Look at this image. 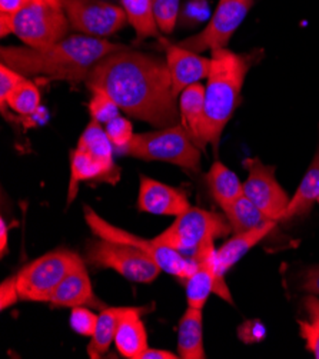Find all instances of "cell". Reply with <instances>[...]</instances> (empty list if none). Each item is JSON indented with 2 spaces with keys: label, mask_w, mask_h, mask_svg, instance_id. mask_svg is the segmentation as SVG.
<instances>
[{
  "label": "cell",
  "mask_w": 319,
  "mask_h": 359,
  "mask_svg": "<svg viewBox=\"0 0 319 359\" xmlns=\"http://www.w3.org/2000/svg\"><path fill=\"white\" fill-rule=\"evenodd\" d=\"M50 305L60 308L89 306L92 309L100 311L108 308L93 292L85 261L81 262L62 280L59 288L50 299Z\"/></svg>",
  "instance_id": "16"
},
{
  "label": "cell",
  "mask_w": 319,
  "mask_h": 359,
  "mask_svg": "<svg viewBox=\"0 0 319 359\" xmlns=\"http://www.w3.org/2000/svg\"><path fill=\"white\" fill-rule=\"evenodd\" d=\"M302 290L313 294V295H319V265L309 268L304 278H302Z\"/></svg>",
  "instance_id": "38"
},
{
  "label": "cell",
  "mask_w": 319,
  "mask_h": 359,
  "mask_svg": "<svg viewBox=\"0 0 319 359\" xmlns=\"http://www.w3.org/2000/svg\"><path fill=\"white\" fill-rule=\"evenodd\" d=\"M202 151L195 145L182 123L135 133L123 155L147 162H166L179 168L201 172Z\"/></svg>",
  "instance_id": "5"
},
{
  "label": "cell",
  "mask_w": 319,
  "mask_h": 359,
  "mask_svg": "<svg viewBox=\"0 0 319 359\" xmlns=\"http://www.w3.org/2000/svg\"><path fill=\"white\" fill-rule=\"evenodd\" d=\"M318 199H319V148L311 165L308 166L295 195L291 198L290 206L285 215H283L282 221H288L295 217H302V215L311 210V208Z\"/></svg>",
  "instance_id": "22"
},
{
  "label": "cell",
  "mask_w": 319,
  "mask_h": 359,
  "mask_svg": "<svg viewBox=\"0 0 319 359\" xmlns=\"http://www.w3.org/2000/svg\"><path fill=\"white\" fill-rule=\"evenodd\" d=\"M225 215L233 233L254 231L271 222H275L269 219L266 215L259 208H257L245 195H242L236 202H233L225 210Z\"/></svg>",
  "instance_id": "26"
},
{
  "label": "cell",
  "mask_w": 319,
  "mask_h": 359,
  "mask_svg": "<svg viewBox=\"0 0 319 359\" xmlns=\"http://www.w3.org/2000/svg\"><path fill=\"white\" fill-rule=\"evenodd\" d=\"M126 48L108 39L86 34H72L49 48L4 46L2 63L19 72L25 78L43 76L70 83L86 82L93 67L108 55Z\"/></svg>",
  "instance_id": "2"
},
{
  "label": "cell",
  "mask_w": 319,
  "mask_h": 359,
  "mask_svg": "<svg viewBox=\"0 0 319 359\" xmlns=\"http://www.w3.org/2000/svg\"><path fill=\"white\" fill-rule=\"evenodd\" d=\"M104 132L108 135L114 149L121 155L125 154V149L128 148L130 139L135 135L132 123L121 115L104 125Z\"/></svg>",
  "instance_id": "32"
},
{
  "label": "cell",
  "mask_w": 319,
  "mask_h": 359,
  "mask_svg": "<svg viewBox=\"0 0 319 359\" xmlns=\"http://www.w3.org/2000/svg\"><path fill=\"white\" fill-rule=\"evenodd\" d=\"M203 309L188 306L179 320L178 355L182 359H205Z\"/></svg>",
  "instance_id": "21"
},
{
  "label": "cell",
  "mask_w": 319,
  "mask_h": 359,
  "mask_svg": "<svg viewBox=\"0 0 319 359\" xmlns=\"http://www.w3.org/2000/svg\"><path fill=\"white\" fill-rule=\"evenodd\" d=\"M30 2L32 0H0V13L16 15Z\"/></svg>",
  "instance_id": "39"
},
{
  "label": "cell",
  "mask_w": 319,
  "mask_h": 359,
  "mask_svg": "<svg viewBox=\"0 0 319 359\" xmlns=\"http://www.w3.org/2000/svg\"><path fill=\"white\" fill-rule=\"evenodd\" d=\"M309 313V322L299 320L301 337L305 339L308 349L319 359V299L309 297L305 301Z\"/></svg>",
  "instance_id": "29"
},
{
  "label": "cell",
  "mask_w": 319,
  "mask_h": 359,
  "mask_svg": "<svg viewBox=\"0 0 319 359\" xmlns=\"http://www.w3.org/2000/svg\"><path fill=\"white\" fill-rule=\"evenodd\" d=\"M247 177L243 182V195L266 217L275 222L282 221L291 198L280 188L275 177V166L265 165L259 158H247L243 162Z\"/></svg>",
  "instance_id": "13"
},
{
  "label": "cell",
  "mask_w": 319,
  "mask_h": 359,
  "mask_svg": "<svg viewBox=\"0 0 319 359\" xmlns=\"http://www.w3.org/2000/svg\"><path fill=\"white\" fill-rule=\"evenodd\" d=\"M78 149L90 154L104 169L108 184H116L119 179V168L114 162V147L104 132V128L96 121H90L78 140Z\"/></svg>",
  "instance_id": "19"
},
{
  "label": "cell",
  "mask_w": 319,
  "mask_h": 359,
  "mask_svg": "<svg viewBox=\"0 0 319 359\" xmlns=\"http://www.w3.org/2000/svg\"><path fill=\"white\" fill-rule=\"evenodd\" d=\"M196 266L192 275L186 279L188 306L203 309L208 298L215 292L224 301L233 304L228 285L224 279V272L218 264L215 238H208L192 257Z\"/></svg>",
  "instance_id": "12"
},
{
  "label": "cell",
  "mask_w": 319,
  "mask_h": 359,
  "mask_svg": "<svg viewBox=\"0 0 319 359\" xmlns=\"http://www.w3.org/2000/svg\"><path fill=\"white\" fill-rule=\"evenodd\" d=\"M83 259L69 249H56L27 264L16 275L20 299L50 302L62 280Z\"/></svg>",
  "instance_id": "7"
},
{
  "label": "cell",
  "mask_w": 319,
  "mask_h": 359,
  "mask_svg": "<svg viewBox=\"0 0 319 359\" xmlns=\"http://www.w3.org/2000/svg\"><path fill=\"white\" fill-rule=\"evenodd\" d=\"M70 29L62 0H32L16 15L0 13V34L9 33L29 48L43 49L63 41Z\"/></svg>",
  "instance_id": "4"
},
{
  "label": "cell",
  "mask_w": 319,
  "mask_h": 359,
  "mask_svg": "<svg viewBox=\"0 0 319 359\" xmlns=\"http://www.w3.org/2000/svg\"><path fill=\"white\" fill-rule=\"evenodd\" d=\"M137 209L152 215L179 217L191 208L188 195L179 189L162 184L145 175L140 176Z\"/></svg>",
  "instance_id": "15"
},
{
  "label": "cell",
  "mask_w": 319,
  "mask_h": 359,
  "mask_svg": "<svg viewBox=\"0 0 319 359\" xmlns=\"http://www.w3.org/2000/svg\"><path fill=\"white\" fill-rule=\"evenodd\" d=\"M82 181L108 182L102 165L86 151L75 149L70 154V185L67 192V205L72 203L78 194V184Z\"/></svg>",
  "instance_id": "25"
},
{
  "label": "cell",
  "mask_w": 319,
  "mask_h": 359,
  "mask_svg": "<svg viewBox=\"0 0 319 359\" xmlns=\"http://www.w3.org/2000/svg\"><path fill=\"white\" fill-rule=\"evenodd\" d=\"M276 222H271L262 228L254 229V231H247L242 233H235L232 239L225 242L218 250H217V257H218V264L225 273L229 271L239 259L245 257L246 252H250V249H252L257 243H259L266 235L275 228Z\"/></svg>",
  "instance_id": "23"
},
{
  "label": "cell",
  "mask_w": 319,
  "mask_h": 359,
  "mask_svg": "<svg viewBox=\"0 0 319 359\" xmlns=\"http://www.w3.org/2000/svg\"><path fill=\"white\" fill-rule=\"evenodd\" d=\"M232 232L226 215L191 206L176 217L162 233L154 238L158 243L166 245L179 254L192 258L198 248L208 238H225Z\"/></svg>",
  "instance_id": "6"
},
{
  "label": "cell",
  "mask_w": 319,
  "mask_h": 359,
  "mask_svg": "<svg viewBox=\"0 0 319 359\" xmlns=\"http://www.w3.org/2000/svg\"><path fill=\"white\" fill-rule=\"evenodd\" d=\"M210 72L205 86V130L203 142L218 149L221 136L240 103V92L252 56L229 50H212Z\"/></svg>",
  "instance_id": "3"
},
{
  "label": "cell",
  "mask_w": 319,
  "mask_h": 359,
  "mask_svg": "<svg viewBox=\"0 0 319 359\" xmlns=\"http://www.w3.org/2000/svg\"><path fill=\"white\" fill-rule=\"evenodd\" d=\"M163 49L172 79V90L176 97L179 99V95L188 86L208 79L212 63L210 57L168 42H163Z\"/></svg>",
  "instance_id": "14"
},
{
  "label": "cell",
  "mask_w": 319,
  "mask_h": 359,
  "mask_svg": "<svg viewBox=\"0 0 319 359\" xmlns=\"http://www.w3.org/2000/svg\"><path fill=\"white\" fill-rule=\"evenodd\" d=\"M70 29L93 38L106 39L128 22L122 6L106 0H62Z\"/></svg>",
  "instance_id": "10"
},
{
  "label": "cell",
  "mask_w": 319,
  "mask_h": 359,
  "mask_svg": "<svg viewBox=\"0 0 319 359\" xmlns=\"http://www.w3.org/2000/svg\"><path fill=\"white\" fill-rule=\"evenodd\" d=\"M6 106L22 116H30L39 109L41 92L32 81L25 78L8 96L2 112L5 114Z\"/></svg>",
  "instance_id": "28"
},
{
  "label": "cell",
  "mask_w": 319,
  "mask_h": 359,
  "mask_svg": "<svg viewBox=\"0 0 319 359\" xmlns=\"http://www.w3.org/2000/svg\"><path fill=\"white\" fill-rule=\"evenodd\" d=\"M92 97L89 100V114L93 121L100 125H106L114 118L119 116V106L116 102L100 89H93Z\"/></svg>",
  "instance_id": "30"
},
{
  "label": "cell",
  "mask_w": 319,
  "mask_h": 359,
  "mask_svg": "<svg viewBox=\"0 0 319 359\" xmlns=\"http://www.w3.org/2000/svg\"><path fill=\"white\" fill-rule=\"evenodd\" d=\"M147 312L145 306H130L121 320L115 335V345L128 359H142V355L149 348L147 328L142 322V315Z\"/></svg>",
  "instance_id": "17"
},
{
  "label": "cell",
  "mask_w": 319,
  "mask_h": 359,
  "mask_svg": "<svg viewBox=\"0 0 319 359\" xmlns=\"http://www.w3.org/2000/svg\"><path fill=\"white\" fill-rule=\"evenodd\" d=\"M154 12L159 30L170 34L179 19L181 0H154Z\"/></svg>",
  "instance_id": "31"
},
{
  "label": "cell",
  "mask_w": 319,
  "mask_h": 359,
  "mask_svg": "<svg viewBox=\"0 0 319 359\" xmlns=\"http://www.w3.org/2000/svg\"><path fill=\"white\" fill-rule=\"evenodd\" d=\"M85 221L88 226L92 229V232L97 238H103L108 241H115V242H122L128 243L136 249H139L140 252H144L149 258H152L163 272H168L176 278L182 279L186 282V279L192 275L195 271V261L194 258L185 257L179 254L178 250H175L166 245L158 243L155 239H144L137 235H133L122 228H118L108 221H104L100 218L99 215L90 208L85 206Z\"/></svg>",
  "instance_id": "8"
},
{
  "label": "cell",
  "mask_w": 319,
  "mask_h": 359,
  "mask_svg": "<svg viewBox=\"0 0 319 359\" xmlns=\"http://www.w3.org/2000/svg\"><path fill=\"white\" fill-rule=\"evenodd\" d=\"M130 306H114L104 308L97 318L96 331L92 335V339L88 346V355L92 359L103 356L115 342V335L119 328L123 315L129 311Z\"/></svg>",
  "instance_id": "24"
},
{
  "label": "cell",
  "mask_w": 319,
  "mask_h": 359,
  "mask_svg": "<svg viewBox=\"0 0 319 359\" xmlns=\"http://www.w3.org/2000/svg\"><path fill=\"white\" fill-rule=\"evenodd\" d=\"M238 334H239V338L246 344L259 342L265 338V328L259 320H247L246 324H243L239 328Z\"/></svg>",
  "instance_id": "37"
},
{
  "label": "cell",
  "mask_w": 319,
  "mask_h": 359,
  "mask_svg": "<svg viewBox=\"0 0 319 359\" xmlns=\"http://www.w3.org/2000/svg\"><path fill=\"white\" fill-rule=\"evenodd\" d=\"M97 318L95 312H92V308L89 306H76L72 308V313H70V327L75 332L83 337H90L96 331Z\"/></svg>",
  "instance_id": "33"
},
{
  "label": "cell",
  "mask_w": 319,
  "mask_h": 359,
  "mask_svg": "<svg viewBox=\"0 0 319 359\" xmlns=\"http://www.w3.org/2000/svg\"><path fill=\"white\" fill-rule=\"evenodd\" d=\"M205 179L210 196L224 212L243 195V184L239 181L236 173L219 161L212 163Z\"/></svg>",
  "instance_id": "20"
},
{
  "label": "cell",
  "mask_w": 319,
  "mask_h": 359,
  "mask_svg": "<svg viewBox=\"0 0 319 359\" xmlns=\"http://www.w3.org/2000/svg\"><path fill=\"white\" fill-rule=\"evenodd\" d=\"M181 123L185 126L195 145L205 152V86L195 83L188 86L178 99Z\"/></svg>",
  "instance_id": "18"
},
{
  "label": "cell",
  "mask_w": 319,
  "mask_h": 359,
  "mask_svg": "<svg viewBox=\"0 0 319 359\" xmlns=\"http://www.w3.org/2000/svg\"><path fill=\"white\" fill-rule=\"evenodd\" d=\"M252 5L254 0H219L205 29L178 45L196 53L226 48Z\"/></svg>",
  "instance_id": "11"
},
{
  "label": "cell",
  "mask_w": 319,
  "mask_h": 359,
  "mask_svg": "<svg viewBox=\"0 0 319 359\" xmlns=\"http://www.w3.org/2000/svg\"><path fill=\"white\" fill-rule=\"evenodd\" d=\"M8 233H9V228L5 222V219H0V252H2V255L6 254Z\"/></svg>",
  "instance_id": "41"
},
{
  "label": "cell",
  "mask_w": 319,
  "mask_h": 359,
  "mask_svg": "<svg viewBox=\"0 0 319 359\" xmlns=\"http://www.w3.org/2000/svg\"><path fill=\"white\" fill-rule=\"evenodd\" d=\"M23 79H25V76L20 75L19 72H16L12 67H9V66L2 63V66H0V104H2V107L5 106L9 93Z\"/></svg>",
  "instance_id": "34"
},
{
  "label": "cell",
  "mask_w": 319,
  "mask_h": 359,
  "mask_svg": "<svg viewBox=\"0 0 319 359\" xmlns=\"http://www.w3.org/2000/svg\"><path fill=\"white\" fill-rule=\"evenodd\" d=\"M181 358L179 355H175L173 352L169 351H162V349H152L148 348L145 353L142 355V359H178Z\"/></svg>",
  "instance_id": "40"
},
{
  "label": "cell",
  "mask_w": 319,
  "mask_h": 359,
  "mask_svg": "<svg viewBox=\"0 0 319 359\" xmlns=\"http://www.w3.org/2000/svg\"><path fill=\"white\" fill-rule=\"evenodd\" d=\"M20 299L18 290L16 276L8 278L0 285V309L5 311L6 308L15 305Z\"/></svg>",
  "instance_id": "35"
},
{
  "label": "cell",
  "mask_w": 319,
  "mask_h": 359,
  "mask_svg": "<svg viewBox=\"0 0 319 359\" xmlns=\"http://www.w3.org/2000/svg\"><path fill=\"white\" fill-rule=\"evenodd\" d=\"M85 83L108 93L128 116L154 128L181 123L166 59L126 46L103 57Z\"/></svg>",
  "instance_id": "1"
},
{
  "label": "cell",
  "mask_w": 319,
  "mask_h": 359,
  "mask_svg": "<svg viewBox=\"0 0 319 359\" xmlns=\"http://www.w3.org/2000/svg\"><path fill=\"white\" fill-rule=\"evenodd\" d=\"M128 23L139 39L159 38V27L155 19L154 0H121Z\"/></svg>",
  "instance_id": "27"
},
{
  "label": "cell",
  "mask_w": 319,
  "mask_h": 359,
  "mask_svg": "<svg viewBox=\"0 0 319 359\" xmlns=\"http://www.w3.org/2000/svg\"><path fill=\"white\" fill-rule=\"evenodd\" d=\"M208 13V5L205 0H192L184 9L179 12V18L184 20V23H199L205 19Z\"/></svg>",
  "instance_id": "36"
},
{
  "label": "cell",
  "mask_w": 319,
  "mask_h": 359,
  "mask_svg": "<svg viewBox=\"0 0 319 359\" xmlns=\"http://www.w3.org/2000/svg\"><path fill=\"white\" fill-rule=\"evenodd\" d=\"M85 262L97 268H109L132 282L151 283L162 272L161 266L139 249L115 241L99 238L86 248Z\"/></svg>",
  "instance_id": "9"
}]
</instances>
